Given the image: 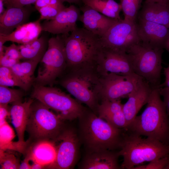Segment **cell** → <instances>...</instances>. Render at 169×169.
I'll return each instance as SVG.
<instances>
[{"label":"cell","instance_id":"603a6c76","mask_svg":"<svg viewBox=\"0 0 169 169\" xmlns=\"http://www.w3.org/2000/svg\"><path fill=\"white\" fill-rule=\"evenodd\" d=\"M40 20L27 23L17 27L11 34L2 35L6 42L11 41L20 44L31 43L36 40L41 33Z\"/></svg>","mask_w":169,"mask_h":169},{"label":"cell","instance_id":"f1b7e54d","mask_svg":"<svg viewBox=\"0 0 169 169\" xmlns=\"http://www.w3.org/2000/svg\"><path fill=\"white\" fill-rule=\"evenodd\" d=\"M24 91L21 89H13L0 85V105H8L10 103L22 101Z\"/></svg>","mask_w":169,"mask_h":169},{"label":"cell","instance_id":"484cf974","mask_svg":"<svg viewBox=\"0 0 169 169\" xmlns=\"http://www.w3.org/2000/svg\"><path fill=\"white\" fill-rule=\"evenodd\" d=\"M82 3L106 16L121 19V5L114 0H82Z\"/></svg>","mask_w":169,"mask_h":169},{"label":"cell","instance_id":"7bdbcfd3","mask_svg":"<svg viewBox=\"0 0 169 169\" xmlns=\"http://www.w3.org/2000/svg\"><path fill=\"white\" fill-rule=\"evenodd\" d=\"M44 168H45L44 166L37 162H33V163L31 166V169H40Z\"/></svg>","mask_w":169,"mask_h":169},{"label":"cell","instance_id":"5bb4252c","mask_svg":"<svg viewBox=\"0 0 169 169\" xmlns=\"http://www.w3.org/2000/svg\"><path fill=\"white\" fill-rule=\"evenodd\" d=\"M136 23L140 43L153 48L166 49L169 37V28L140 19H138Z\"/></svg>","mask_w":169,"mask_h":169},{"label":"cell","instance_id":"f35d334b","mask_svg":"<svg viewBox=\"0 0 169 169\" xmlns=\"http://www.w3.org/2000/svg\"><path fill=\"white\" fill-rule=\"evenodd\" d=\"M9 116V109L8 105H0V126L7 121V117Z\"/></svg>","mask_w":169,"mask_h":169},{"label":"cell","instance_id":"bcb514c9","mask_svg":"<svg viewBox=\"0 0 169 169\" xmlns=\"http://www.w3.org/2000/svg\"><path fill=\"white\" fill-rule=\"evenodd\" d=\"M4 2L2 0H0V15H1L5 10L4 8Z\"/></svg>","mask_w":169,"mask_h":169},{"label":"cell","instance_id":"277c9868","mask_svg":"<svg viewBox=\"0 0 169 169\" xmlns=\"http://www.w3.org/2000/svg\"><path fill=\"white\" fill-rule=\"evenodd\" d=\"M79 119L82 138L90 151L120 148L124 133L88 109Z\"/></svg>","mask_w":169,"mask_h":169},{"label":"cell","instance_id":"ab89813d","mask_svg":"<svg viewBox=\"0 0 169 169\" xmlns=\"http://www.w3.org/2000/svg\"><path fill=\"white\" fill-rule=\"evenodd\" d=\"M164 73L165 76V80L163 83L160 84L159 88L163 87H169V66L164 68Z\"/></svg>","mask_w":169,"mask_h":169},{"label":"cell","instance_id":"52a82bcc","mask_svg":"<svg viewBox=\"0 0 169 169\" xmlns=\"http://www.w3.org/2000/svg\"><path fill=\"white\" fill-rule=\"evenodd\" d=\"M33 87L31 98L54 110L63 120L80 118L88 110L59 88L35 84Z\"/></svg>","mask_w":169,"mask_h":169},{"label":"cell","instance_id":"6da1fadb","mask_svg":"<svg viewBox=\"0 0 169 169\" xmlns=\"http://www.w3.org/2000/svg\"><path fill=\"white\" fill-rule=\"evenodd\" d=\"M159 88L152 89L146 106L125 130L169 145V120Z\"/></svg>","mask_w":169,"mask_h":169},{"label":"cell","instance_id":"ffe728a7","mask_svg":"<svg viewBox=\"0 0 169 169\" xmlns=\"http://www.w3.org/2000/svg\"><path fill=\"white\" fill-rule=\"evenodd\" d=\"M34 101L29 99L24 102L19 101L12 103L9 108V116L18 137V141L22 144H26L27 141H24V135L29 118L30 107Z\"/></svg>","mask_w":169,"mask_h":169},{"label":"cell","instance_id":"4316f807","mask_svg":"<svg viewBox=\"0 0 169 169\" xmlns=\"http://www.w3.org/2000/svg\"><path fill=\"white\" fill-rule=\"evenodd\" d=\"M39 62L28 60L19 62L11 68L14 73L26 85L30 88L34 81L33 75Z\"/></svg>","mask_w":169,"mask_h":169},{"label":"cell","instance_id":"8992f818","mask_svg":"<svg viewBox=\"0 0 169 169\" xmlns=\"http://www.w3.org/2000/svg\"><path fill=\"white\" fill-rule=\"evenodd\" d=\"M163 49L153 48L139 43L131 48L128 54L134 72L152 89L159 88Z\"/></svg>","mask_w":169,"mask_h":169},{"label":"cell","instance_id":"ee69618b","mask_svg":"<svg viewBox=\"0 0 169 169\" xmlns=\"http://www.w3.org/2000/svg\"><path fill=\"white\" fill-rule=\"evenodd\" d=\"M145 2L151 3H169V0H145Z\"/></svg>","mask_w":169,"mask_h":169},{"label":"cell","instance_id":"4dcf8cb0","mask_svg":"<svg viewBox=\"0 0 169 169\" xmlns=\"http://www.w3.org/2000/svg\"><path fill=\"white\" fill-rule=\"evenodd\" d=\"M60 0H53L49 4L43 7L38 11L40 13L39 19L47 20L54 19L66 7Z\"/></svg>","mask_w":169,"mask_h":169},{"label":"cell","instance_id":"3957f363","mask_svg":"<svg viewBox=\"0 0 169 169\" xmlns=\"http://www.w3.org/2000/svg\"><path fill=\"white\" fill-rule=\"evenodd\" d=\"M65 71L67 72L60 76V85L78 101L85 104L97 114L102 86L101 75L97 68H84Z\"/></svg>","mask_w":169,"mask_h":169},{"label":"cell","instance_id":"7a4b0ae2","mask_svg":"<svg viewBox=\"0 0 169 169\" xmlns=\"http://www.w3.org/2000/svg\"><path fill=\"white\" fill-rule=\"evenodd\" d=\"M67 62L66 70L96 68L102 49L100 38L84 28L77 27L62 35Z\"/></svg>","mask_w":169,"mask_h":169},{"label":"cell","instance_id":"d6a6232c","mask_svg":"<svg viewBox=\"0 0 169 169\" xmlns=\"http://www.w3.org/2000/svg\"><path fill=\"white\" fill-rule=\"evenodd\" d=\"M0 163L1 169H19V160L13 154L0 150Z\"/></svg>","mask_w":169,"mask_h":169},{"label":"cell","instance_id":"8d00e7d4","mask_svg":"<svg viewBox=\"0 0 169 169\" xmlns=\"http://www.w3.org/2000/svg\"><path fill=\"white\" fill-rule=\"evenodd\" d=\"M19 62V60L10 58L4 54L0 56V66L11 68Z\"/></svg>","mask_w":169,"mask_h":169},{"label":"cell","instance_id":"44dd1931","mask_svg":"<svg viewBox=\"0 0 169 169\" xmlns=\"http://www.w3.org/2000/svg\"><path fill=\"white\" fill-rule=\"evenodd\" d=\"M120 100H103L100 101L97 115L117 128L125 129L127 125Z\"/></svg>","mask_w":169,"mask_h":169},{"label":"cell","instance_id":"1f68e13d","mask_svg":"<svg viewBox=\"0 0 169 169\" xmlns=\"http://www.w3.org/2000/svg\"><path fill=\"white\" fill-rule=\"evenodd\" d=\"M15 136L13 129L6 122L0 126V149L6 151L11 150Z\"/></svg>","mask_w":169,"mask_h":169},{"label":"cell","instance_id":"d4e9b609","mask_svg":"<svg viewBox=\"0 0 169 169\" xmlns=\"http://www.w3.org/2000/svg\"><path fill=\"white\" fill-rule=\"evenodd\" d=\"M49 39L43 35L31 43L19 45L21 59L40 62L47 49Z\"/></svg>","mask_w":169,"mask_h":169},{"label":"cell","instance_id":"7402d4cb","mask_svg":"<svg viewBox=\"0 0 169 169\" xmlns=\"http://www.w3.org/2000/svg\"><path fill=\"white\" fill-rule=\"evenodd\" d=\"M34 143L28 146L24 155L28 156L33 162L40 163L46 168L55 159L56 150L54 141L44 140Z\"/></svg>","mask_w":169,"mask_h":169},{"label":"cell","instance_id":"d590c367","mask_svg":"<svg viewBox=\"0 0 169 169\" xmlns=\"http://www.w3.org/2000/svg\"><path fill=\"white\" fill-rule=\"evenodd\" d=\"M37 0H9L4 2L6 4L7 7L12 6L21 8L26 6L35 4Z\"/></svg>","mask_w":169,"mask_h":169},{"label":"cell","instance_id":"c3c4849f","mask_svg":"<svg viewBox=\"0 0 169 169\" xmlns=\"http://www.w3.org/2000/svg\"><path fill=\"white\" fill-rule=\"evenodd\" d=\"M4 2H8L9 0H2Z\"/></svg>","mask_w":169,"mask_h":169},{"label":"cell","instance_id":"e575fe53","mask_svg":"<svg viewBox=\"0 0 169 169\" xmlns=\"http://www.w3.org/2000/svg\"><path fill=\"white\" fill-rule=\"evenodd\" d=\"M5 55L8 57L17 60L21 59V56L19 45L14 43L8 46H3Z\"/></svg>","mask_w":169,"mask_h":169},{"label":"cell","instance_id":"7c38bea8","mask_svg":"<svg viewBox=\"0 0 169 169\" xmlns=\"http://www.w3.org/2000/svg\"><path fill=\"white\" fill-rule=\"evenodd\" d=\"M79 140L74 130L71 129H64L56 139L53 141L56 148V157L53 162L46 168L56 169L72 168L77 158Z\"/></svg>","mask_w":169,"mask_h":169},{"label":"cell","instance_id":"7dc6e473","mask_svg":"<svg viewBox=\"0 0 169 169\" xmlns=\"http://www.w3.org/2000/svg\"><path fill=\"white\" fill-rule=\"evenodd\" d=\"M166 49L169 51V37Z\"/></svg>","mask_w":169,"mask_h":169},{"label":"cell","instance_id":"30bf717a","mask_svg":"<svg viewBox=\"0 0 169 169\" xmlns=\"http://www.w3.org/2000/svg\"><path fill=\"white\" fill-rule=\"evenodd\" d=\"M100 40L103 48L127 53L131 47L140 42L136 23L119 20Z\"/></svg>","mask_w":169,"mask_h":169},{"label":"cell","instance_id":"e0dca14e","mask_svg":"<svg viewBox=\"0 0 169 169\" xmlns=\"http://www.w3.org/2000/svg\"><path fill=\"white\" fill-rule=\"evenodd\" d=\"M7 7L0 15V35L3 36L10 34L14 29L27 23L34 9L31 5L21 8Z\"/></svg>","mask_w":169,"mask_h":169},{"label":"cell","instance_id":"2e32d148","mask_svg":"<svg viewBox=\"0 0 169 169\" xmlns=\"http://www.w3.org/2000/svg\"><path fill=\"white\" fill-rule=\"evenodd\" d=\"M80 9L83 14L79 20L83 23L85 28L100 38L119 20L106 16L84 5Z\"/></svg>","mask_w":169,"mask_h":169},{"label":"cell","instance_id":"cb8c5ba5","mask_svg":"<svg viewBox=\"0 0 169 169\" xmlns=\"http://www.w3.org/2000/svg\"><path fill=\"white\" fill-rule=\"evenodd\" d=\"M138 19L148 21L169 28V3H151L145 1L139 12Z\"/></svg>","mask_w":169,"mask_h":169},{"label":"cell","instance_id":"b9f144b4","mask_svg":"<svg viewBox=\"0 0 169 169\" xmlns=\"http://www.w3.org/2000/svg\"><path fill=\"white\" fill-rule=\"evenodd\" d=\"M30 161L28 156H25V158L20 164L19 169H31V166L29 163Z\"/></svg>","mask_w":169,"mask_h":169},{"label":"cell","instance_id":"f6af8a7d","mask_svg":"<svg viewBox=\"0 0 169 169\" xmlns=\"http://www.w3.org/2000/svg\"><path fill=\"white\" fill-rule=\"evenodd\" d=\"M62 3L67 2L69 3H73L80 4L82 3V0H60Z\"/></svg>","mask_w":169,"mask_h":169},{"label":"cell","instance_id":"9c48e42d","mask_svg":"<svg viewBox=\"0 0 169 169\" xmlns=\"http://www.w3.org/2000/svg\"><path fill=\"white\" fill-rule=\"evenodd\" d=\"M40 63L34 84L52 86L56 79L63 74L67 68L64 41L62 35H57L49 39L47 49Z\"/></svg>","mask_w":169,"mask_h":169},{"label":"cell","instance_id":"5b68a950","mask_svg":"<svg viewBox=\"0 0 169 169\" xmlns=\"http://www.w3.org/2000/svg\"><path fill=\"white\" fill-rule=\"evenodd\" d=\"M120 149L118 155L123 158L120 167L125 169H132L144 162H150L169 154V144L149 137L142 138L129 131L124 133Z\"/></svg>","mask_w":169,"mask_h":169},{"label":"cell","instance_id":"74e56055","mask_svg":"<svg viewBox=\"0 0 169 169\" xmlns=\"http://www.w3.org/2000/svg\"><path fill=\"white\" fill-rule=\"evenodd\" d=\"M160 95L163 98V102L165 106L167 114L169 115V87H163L159 88Z\"/></svg>","mask_w":169,"mask_h":169},{"label":"cell","instance_id":"8fae6325","mask_svg":"<svg viewBox=\"0 0 169 169\" xmlns=\"http://www.w3.org/2000/svg\"><path fill=\"white\" fill-rule=\"evenodd\" d=\"M144 80L135 73L121 75L110 73L101 75L100 101L119 100L128 97Z\"/></svg>","mask_w":169,"mask_h":169},{"label":"cell","instance_id":"4fadbf2b","mask_svg":"<svg viewBox=\"0 0 169 169\" xmlns=\"http://www.w3.org/2000/svg\"><path fill=\"white\" fill-rule=\"evenodd\" d=\"M97 69L101 75L110 73L121 75L135 74L127 53L103 47L98 59Z\"/></svg>","mask_w":169,"mask_h":169},{"label":"cell","instance_id":"83f0119b","mask_svg":"<svg viewBox=\"0 0 169 169\" xmlns=\"http://www.w3.org/2000/svg\"><path fill=\"white\" fill-rule=\"evenodd\" d=\"M0 85L18 86L25 91L29 89L14 73L11 68L2 66L0 67Z\"/></svg>","mask_w":169,"mask_h":169},{"label":"cell","instance_id":"d6986e66","mask_svg":"<svg viewBox=\"0 0 169 169\" xmlns=\"http://www.w3.org/2000/svg\"><path fill=\"white\" fill-rule=\"evenodd\" d=\"M118 152L102 150L90 151L83 161L80 168L84 169L120 168L118 163Z\"/></svg>","mask_w":169,"mask_h":169},{"label":"cell","instance_id":"836d02e7","mask_svg":"<svg viewBox=\"0 0 169 169\" xmlns=\"http://www.w3.org/2000/svg\"><path fill=\"white\" fill-rule=\"evenodd\" d=\"M169 163V154L167 155L153 160L146 165H138L132 169H165Z\"/></svg>","mask_w":169,"mask_h":169},{"label":"cell","instance_id":"f546056e","mask_svg":"<svg viewBox=\"0 0 169 169\" xmlns=\"http://www.w3.org/2000/svg\"><path fill=\"white\" fill-rule=\"evenodd\" d=\"M124 19L136 22L142 0H120Z\"/></svg>","mask_w":169,"mask_h":169},{"label":"cell","instance_id":"9a60e30c","mask_svg":"<svg viewBox=\"0 0 169 169\" xmlns=\"http://www.w3.org/2000/svg\"><path fill=\"white\" fill-rule=\"evenodd\" d=\"M80 10L73 5L65 7L53 19L45 20L41 24L42 31L54 35H68L77 27Z\"/></svg>","mask_w":169,"mask_h":169},{"label":"cell","instance_id":"60d3db41","mask_svg":"<svg viewBox=\"0 0 169 169\" xmlns=\"http://www.w3.org/2000/svg\"><path fill=\"white\" fill-rule=\"evenodd\" d=\"M53 0H37L35 3V8L38 10L40 8L49 4Z\"/></svg>","mask_w":169,"mask_h":169},{"label":"cell","instance_id":"ac0fdd59","mask_svg":"<svg viewBox=\"0 0 169 169\" xmlns=\"http://www.w3.org/2000/svg\"><path fill=\"white\" fill-rule=\"evenodd\" d=\"M152 90L150 85L144 80L128 95V100L123 104V107L127 127L137 116L141 107L147 104Z\"/></svg>","mask_w":169,"mask_h":169},{"label":"cell","instance_id":"ba28073f","mask_svg":"<svg viewBox=\"0 0 169 169\" xmlns=\"http://www.w3.org/2000/svg\"><path fill=\"white\" fill-rule=\"evenodd\" d=\"M36 100L30 106L26 130L35 141H54L64 129L63 120Z\"/></svg>","mask_w":169,"mask_h":169}]
</instances>
